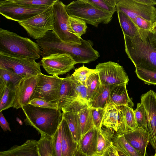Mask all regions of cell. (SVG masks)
<instances>
[{"label":"cell","instance_id":"4316f807","mask_svg":"<svg viewBox=\"0 0 156 156\" xmlns=\"http://www.w3.org/2000/svg\"><path fill=\"white\" fill-rule=\"evenodd\" d=\"M116 12L123 34L131 37L139 36L136 27L129 17L122 11Z\"/></svg>","mask_w":156,"mask_h":156},{"label":"cell","instance_id":"f6af8a7d","mask_svg":"<svg viewBox=\"0 0 156 156\" xmlns=\"http://www.w3.org/2000/svg\"><path fill=\"white\" fill-rule=\"evenodd\" d=\"M29 104L36 107L55 109H58V104L47 101L45 100L35 98L30 100Z\"/></svg>","mask_w":156,"mask_h":156},{"label":"cell","instance_id":"ab89813d","mask_svg":"<svg viewBox=\"0 0 156 156\" xmlns=\"http://www.w3.org/2000/svg\"><path fill=\"white\" fill-rule=\"evenodd\" d=\"M95 6L112 15L116 11L117 0H89Z\"/></svg>","mask_w":156,"mask_h":156},{"label":"cell","instance_id":"d4e9b609","mask_svg":"<svg viewBox=\"0 0 156 156\" xmlns=\"http://www.w3.org/2000/svg\"><path fill=\"white\" fill-rule=\"evenodd\" d=\"M101 83L98 92L89 102L91 108H105L107 106L111 89L113 86Z\"/></svg>","mask_w":156,"mask_h":156},{"label":"cell","instance_id":"8fae6325","mask_svg":"<svg viewBox=\"0 0 156 156\" xmlns=\"http://www.w3.org/2000/svg\"><path fill=\"white\" fill-rule=\"evenodd\" d=\"M98 73L101 83L109 85L127 84L128 75L122 66L112 61L99 63L95 69Z\"/></svg>","mask_w":156,"mask_h":156},{"label":"cell","instance_id":"603a6c76","mask_svg":"<svg viewBox=\"0 0 156 156\" xmlns=\"http://www.w3.org/2000/svg\"><path fill=\"white\" fill-rule=\"evenodd\" d=\"M15 87L12 83L0 82V112L13 107Z\"/></svg>","mask_w":156,"mask_h":156},{"label":"cell","instance_id":"3957f363","mask_svg":"<svg viewBox=\"0 0 156 156\" xmlns=\"http://www.w3.org/2000/svg\"><path fill=\"white\" fill-rule=\"evenodd\" d=\"M0 51L36 60L41 55L39 45L27 38L0 28Z\"/></svg>","mask_w":156,"mask_h":156},{"label":"cell","instance_id":"ffe728a7","mask_svg":"<svg viewBox=\"0 0 156 156\" xmlns=\"http://www.w3.org/2000/svg\"><path fill=\"white\" fill-rule=\"evenodd\" d=\"M98 130L94 127L84 135L78 145V152L84 156L96 154Z\"/></svg>","mask_w":156,"mask_h":156},{"label":"cell","instance_id":"8992f818","mask_svg":"<svg viewBox=\"0 0 156 156\" xmlns=\"http://www.w3.org/2000/svg\"><path fill=\"white\" fill-rule=\"evenodd\" d=\"M41 65L34 60L0 51V68L11 70L23 78L41 73Z\"/></svg>","mask_w":156,"mask_h":156},{"label":"cell","instance_id":"5bb4252c","mask_svg":"<svg viewBox=\"0 0 156 156\" xmlns=\"http://www.w3.org/2000/svg\"><path fill=\"white\" fill-rule=\"evenodd\" d=\"M141 103L145 109L147 118V128L149 142L156 150V94L152 90L143 94Z\"/></svg>","mask_w":156,"mask_h":156},{"label":"cell","instance_id":"8d00e7d4","mask_svg":"<svg viewBox=\"0 0 156 156\" xmlns=\"http://www.w3.org/2000/svg\"><path fill=\"white\" fill-rule=\"evenodd\" d=\"M69 76L71 84L76 92L78 98L89 105L90 99L88 96L87 87L75 78L72 75H69Z\"/></svg>","mask_w":156,"mask_h":156},{"label":"cell","instance_id":"c3c4849f","mask_svg":"<svg viewBox=\"0 0 156 156\" xmlns=\"http://www.w3.org/2000/svg\"><path fill=\"white\" fill-rule=\"evenodd\" d=\"M148 39L151 47L156 51V31L149 34Z\"/></svg>","mask_w":156,"mask_h":156},{"label":"cell","instance_id":"836d02e7","mask_svg":"<svg viewBox=\"0 0 156 156\" xmlns=\"http://www.w3.org/2000/svg\"><path fill=\"white\" fill-rule=\"evenodd\" d=\"M135 72L138 77L145 83L156 85V71L136 67Z\"/></svg>","mask_w":156,"mask_h":156},{"label":"cell","instance_id":"f546056e","mask_svg":"<svg viewBox=\"0 0 156 156\" xmlns=\"http://www.w3.org/2000/svg\"><path fill=\"white\" fill-rule=\"evenodd\" d=\"M132 22L138 30L140 38L143 42L146 43L153 23L139 16L135 18Z\"/></svg>","mask_w":156,"mask_h":156},{"label":"cell","instance_id":"bcb514c9","mask_svg":"<svg viewBox=\"0 0 156 156\" xmlns=\"http://www.w3.org/2000/svg\"><path fill=\"white\" fill-rule=\"evenodd\" d=\"M0 125L4 132L11 131L9 124L4 117L2 112H0Z\"/></svg>","mask_w":156,"mask_h":156},{"label":"cell","instance_id":"60d3db41","mask_svg":"<svg viewBox=\"0 0 156 156\" xmlns=\"http://www.w3.org/2000/svg\"><path fill=\"white\" fill-rule=\"evenodd\" d=\"M95 72V69H90L83 65L82 66L76 69L72 75L86 87V82L88 78Z\"/></svg>","mask_w":156,"mask_h":156},{"label":"cell","instance_id":"7402d4cb","mask_svg":"<svg viewBox=\"0 0 156 156\" xmlns=\"http://www.w3.org/2000/svg\"><path fill=\"white\" fill-rule=\"evenodd\" d=\"M62 133V156H76L78 145L74 141L68 124L63 117L60 123Z\"/></svg>","mask_w":156,"mask_h":156},{"label":"cell","instance_id":"681fc988","mask_svg":"<svg viewBox=\"0 0 156 156\" xmlns=\"http://www.w3.org/2000/svg\"><path fill=\"white\" fill-rule=\"evenodd\" d=\"M114 145L115 147L119 156H128L119 147L114 144Z\"/></svg>","mask_w":156,"mask_h":156},{"label":"cell","instance_id":"d6a6232c","mask_svg":"<svg viewBox=\"0 0 156 156\" xmlns=\"http://www.w3.org/2000/svg\"><path fill=\"white\" fill-rule=\"evenodd\" d=\"M19 5L31 8H39L53 5L57 0H10Z\"/></svg>","mask_w":156,"mask_h":156},{"label":"cell","instance_id":"f1b7e54d","mask_svg":"<svg viewBox=\"0 0 156 156\" xmlns=\"http://www.w3.org/2000/svg\"><path fill=\"white\" fill-rule=\"evenodd\" d=\"M112 142L114 144L119 147L128 156H141L140 153L121 134L116 133L114 134Z\"/></svg>","mask_w":156,"mask_h":156},{"label":"cell","instance_id":"816d5d0a","mask_svg":"<svg viewBox=\"0 0 156 156\" xmlns=\"http://www.w3.org/2000/svg\"><path fill=\"white\" fill-rule=\"evenodd\" d=\"M93 156H101L99 155H97V154H95V155H94Z\"/></svg>","mask_w":156,"mask_h":156},{"label":"cell","instance_id":"74e56055","mask_svg":"<svg viewBox=\"0 0 156 156\" xmlns=\"http://www.w3.org/2000/svg\"><path fill=\"white\" fill-rule=\"evenodd\" d=\"M23 78L11 70L0 68V82L11 83L16 87Z\"/></svg>","mask_w":156,"mask_h":156},{"label":"cell","instance_id":"ee69618b","mask_svg":"<svg viewBox=\"0 0 156 156\" xmlns=\"http://www.w3.org/2000/svg\"><path fill=\"white\" fill-rule=\"evenodd\" d=\"M89 106L88 104L79 98L63 108V112H70L78 113L81 110Z\"/></svg>","mask_w":156,"mask_h":156},{"label":"cell","instance_id":"4fadbf2b","mask_svg":"<svg viewBox=\"0 0 156 156\" xmlns=\"http://www.w3.org/2000/svg\"><path fill=\"white\" fill-rule=\"evenodd\" d=\"M41 62L43 68L48 74L57 76L69 72L76 64L70 55L58 53L43 57Z\"/></svg>","mask_w":156,"mask_h":156},{"label":"cell","instance_id":"30bf717a","mask_svg":"<svg viewBox=\"0 0 156 156\" xmlns=\"http://www.w3.org/2000/svg\"><path fill=\"white\" fill-rule=\"evenodd\" d=\"M119 10L124 12L132 21L137 16L153 24L156 21V8L144 4L139 0H117L116 11Z\"/></svg>","mask_w":156,"mask_h":156},{"label":"cell","instance_id":"ac0fdd59","mask_svg":"<svg viewBox=\"0 0 156 156\" xmlns=\"http://www.w3.org/2000/svg\"><path fill=\"white\" fill-rule=\"evenodd\" d=\"M125 83L113 85L110 91L107 105L118 107L127 106L132 107L134 104L129 96Z\"/></svg>","mask_w":156,"mask_h":156},{"label":"cell","instance_id":"83f0119b","mask_svg":"<svg viewBox=\"0 0 156 156\" xmlns=\"http://www.w3.org/2000/svg\"><path fill=\"white\" fill-rule=\"evenodd\" d=\"M81 135V140L90 130L94 128V124L91 112V108L89 106L81 110L78 113Z\"/></svg>","mask_w":156,"mask_h":156},{"label":"cell","instance_id":"5b68a950","mask_svg":"<svg viewBox=\"0 0 156 156\" xmlns=\"http://www.w3.org/2000/svg\"><path fill=\"white\" fill-rule=\"evenodd\" d=\"M70 16L81 19L86 23L97 27L100 23L107 24L112 20L113 15L93 4L89 0H77L66 5Z\"/></svg>","mask_w":156,"mask_h":156},{"label":"cell","instance_id":"1f68e13d","mask_svg":"<svg viewBox=\"0 0 156 156\" xmlns=\"http://www.w3.org/2000/svg\"><path fill=\"white\" fill-rule=\"evenodd\" d=\"M41 135L38 140L39 156H53L51 145L52 137L44 134Z\"/></svg>","mask_w":156,"mask_h":156},{"label":"cell","instance_id":"7a4b0ae2","mask_svg":"<svg viewBox=\"0 0 156 156\" xmlns=\"http://www.w3.org/2000/svg\"><path fill=\"white\" fill-rule=\"evenodd\" d=\"M21 108L26 116L24 120L26 125L33 127L41 134L52 137L62 119V113L59 109L39 107L30 104Z\"/></svg>","mask_w":156,"mask_h":156},{"label":"cell","instance_id":"277c9868","mask_svg":"<svg viewBox=\"0 0 156 156\" xmlns=\"http://www.w3.org/2000/svg\"><path fill=\"white\" fill-rule=\"evenodd\" d=\"M123 35L126 53L135 67L156 71V51L148 39L144 43L139 35L131 37Z\"/></svg>","mask_w":156,"mask_h":156},{"label":"cell","instance_id":"6da1fadb","mask_svg":"<svg viewBox=\"0 0 156 156\" xmlns=\"http://www.w3.org/2000/svg\"><path fill=\"white\" fill-rule=\"evenodd\" d=\"M80 40V44L66 43L58 38L52 31H50L36 42L41 48V55L43 57L57 53H66L70 55L76 64L88 63L97 59L99 53L93 48L92 41L82 38Z\"/></svg>","mask_w":156,"mask_h":156},{"label":"cell","instance_id":"44dd1931","mask_svg":"<svg viewBox=\"0 0 156 156\" xmlns=\"http://www.w3.org/2000/svg\"><path fill=\"white\" fill-rule=\"evenodd\" d=\"M78 98V95L71 84L69 75L63 78L58 94L57 103L58 109L62 110Z\"/></svg>","mask_w":156,"mask_h":156},{"label":"cell","instance_id":"f35d334b","mask_svg":"<svg viewBox=\"0 0 156 156\" xmlns=\"http://www.w3.org/2000/svg\"><path fill=\"white\" fill-rule=\"evenodd\" d=\"M62 133L60 124L51 139V145L53 156H62Z\"/></svg>","mask_w":156,"mask_h":156},{"label":"cell","instance_id":"b9f144b4","mask_svg":"<svg viewBox=\"0 0 156 156\" xmlns=\"http://www.w3.org/2000/svg\"><path fill=\"white\" fill-rule=\"evenodd\" d=\"M135 117L138 127L147 128V118L145 109L143 105L138 103L136 108L134 110Z\"/></svg>","mask_w":156,"mask_h":156},{"label":"cell","instance_id":"9a60e30c","mask_svg":"<svg viewBox=\"0 0 156 156\" xmlns=\"http://www.w3.org/2000/svg\"><path fill=\"white\" fill-rule=\"evenodd\" d=\"M36 76L24 77L16 86L14 108L17 109L29 104L37 85Z\"/></svg>","mask_w":156,"mask_h":156},{"label":"cell","instance_id":"52a82bcc","mask_svg":"<svg viewBox=\"0 0 156 156\" xmlns=\"http://www.w3.org/2000/svg\"><path fill=\"white\" fill-rule=\"evenodd\" d=\"M55 23L53 5L28 20L18 22L33 38H43L49 31L53 30Z\"/></svg>","mask_w":156,"mask_h":156},{"label":"cell","instance_id":"e575fe53","mask_svg":"<svg viewBox=\"0 0 156 156\" xmlns=\"http://www.w3.org/2000/svg\"><path fill=\"white\" fill-rule=\"evenodd\" d=\"M69 21L72 32L80 38L86 32L87 26L83 20L79 19L69 16Z\"/></svg>","mask_w":156,"mask_h":156},{"label":"cell","instance_id":"f907efd6","mask_svg":"<svg viewBox=\"0 0 156 156\" xmlns=\"http://www.w3.org/2000/svg\"><path fill=\"white\" fill-rule=\"evenodd\" d=\"M156 31V21L152 25L150 29V32L153 33Z\"/></svg>","mask_w":156,"mask_h":156},{"label":"cell","instance_id":"ba28073f","mask_svg":"<svg viewBox=\"0 0 156 156\" xmlns=\"http://www.w3.org/2000/svg\"><path fill=\"white\" fill-rule=\"evenodd\" d=\"M55 23L52 31L62 41L73 44H80V38L73 34L70 29L68 15L65 5L57 0L53 5Z\"/></svg>","mask_w":156,"mask_h":156},{"label":"cell","instance_id":"d6986e66","mask_svg":"<svg viewBox=\"0 0 156 156\" xmlns=\"http://www.w3.org/2000/svg\"><path fill=\"white\" fill-rule=\"evenodd\" d=\"M0 156H39L38 140H28L21 145H14L1 151Z\"/></svg>","mask_w":156,"mask_h":156},{"label":"cell","instance_id":"4dcf8cb0","mask_svg":"<svg viewBox=\"0 0 156 156\" xmlns=\"http://www.w3.org/2000/svg\"><path fill=\"white\" fill-rule=\"evenodd\" d=\"M101 84L98 73L95 71L88 77L86 82L90 101L98 92Z\"/></svg>","mask_w":156,"mask_h":156},{"label":"cell","instance_id":"cb8c5ba5","mask_svg":"<svg viewBox=\"0 0 156 156\" xmlns=\"http://www.w3.org/2000/svg\"><path fill=\"white\" fill-rule=\"evenodd\" d=\"M62 116L68 124L74 141L78 146L81 140V135L80 124L78 113L63 112Z\"/></svg>","mask_w":156,"mask_h":156},{"label":"cell","instance_id":"e0dca14e","mask_svg":"<svg viewBox=\"0 0 156 156\" xmlns=\"http://www.w3.org/2000/svg\"><path fill=\"white\" fill-rule=\"evenodd\" d=\"M118 133L123 135L126 141L140 153L141 156H145L147 145L149 142V136L147 127H138L134 130Z\"/></svg>","mask_w":156,"mask_h":156},{"label":"cell","instance_id":"7dc6e473","mask_svg":"<svg viewBox=\"0 0 156 156\" xmlns=\"http://www.w3.org/2000/svg\"><path fill=\"white\" fill-rule=\"evenodd\" d=\"M102 156H119L113 142L109 148Z\"/></svg>","mask_w":156,"mask_h":156},{"label":"cell","instance_id":"f5cc1de1","mask_svg":"<svg viewBox=\"0 0 156 156\" xmlns=\"http://www.w3.org/2000/svg\"><path fill=\"white\" fill-rule=\"evenodd\" d=\"M154 156H156V150L155 151V154L154 155Z\"/></svg>","mask_w":156,"mask_h":156},{"label":"cell","instance_id":"d590c367","mask_svg":"<svg viewBox=\"0 0 156 156\" xmlns=\"http://www.w3.org/2000/svg\"><path fill=\"white\" fill-rule=\"evenodd\" d=\"M125 123L128 131L138 128L132 107L127 106H121Z\"/></svg>","mask_w":156,"mask_h":156},{"label":"cell","instance_id":"2e32d148","mask_svg":"<svg viewBox=\"0 0 156 156\" xmlns=\"http://www.w3.org/2000/svg\"><path fill=\"white\" fill-rule=\"evenodd\" d=\"M102 126L113 130L117 133L128 131L124 119L121 106H107Z\"/></svg>","mask_w":156,"mask_h":156},{"label":"cell","instance_id":"7c38bea8","mask_svg":"<svg viewBox=\"0 0 156 156\" xmlns=\"http://www.w3.org/2000/svg\"><path fill=\"white\" fill-rule=\"evenodd\" d=\"M49 7L31 8L18 5L10 0L1 1L0 13L6 19L18 23L33 17Z\"/></svg>","mask_w":156,"mask_h":156},{"label":"cell","instance_id":"7bdbcfd3","mask_svg":"<svg viewBox=\"0 0 156 156\" xmlns=\"http://www.w3.org/2000/svg\"><path fill=\"white\" fill-rule=\"evenodd\" d=\"M105 108H91L94 124V127L98 130H100L102 128Z\"/></svg>","mask_w":156,"mask_h":156},{"label":"cell","instance_id":"9c48e42d","mask_svg":"<svg viewBox=\"0 0 156 156\" xmlns=\"http://www.w3.org/2000/svg\"><path fill=\"white\" fill-rule=\"evenodd\" d=\"M37 83L30 100L37 98L58 103L59 89L63 78L57 75L48 76L41 73L36 76Z\"/></svg>","mask_w":156,"mask_h":156},{"label":"cell","instance_id":"484cf974","mask_svg":"<svg viewBox=\"0 0 156 156\" xmlns=\"http://www.w3.org/2000/svg\"><path fill=\"white\" fill-rule=\"evenodd\" d=\"M112 130L107 128L104 129L101 128L98 130L96 154L102 156L109 148L114 135Z\"/></svg>","mask_w":156,"mask_h":156}]
</instances>
